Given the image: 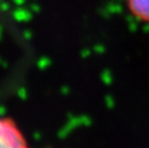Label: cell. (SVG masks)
I'll return each instance as SVG.
<instances>
[{"instance_id":"obj_1","label":"cell","mask_w":149,"mask_h":148,"mask_svg":"<svg viewBox=\"0 0 149 148\" xmlns=\"http://www.w3.org/2000/svg\"><path fill=\"white\" fill-rule=\"evenodd\" d=\"M28 146V138L16 120L0 114V148H26Z\"/></svg>"},{"instance_id":"obj_2","label":"cell","mask_w":149,"mask_h":148,"mask_svg":"<svg viewBox=\"0 0 149 148\" xmlns=\"http://www.w3.org/2000/svg\"><path fill=\"white\" fill-rule=\"evenodd\" d=\"M125 5L133 19L149 26V0H125Z\"/></svg>"}]
</instances>
